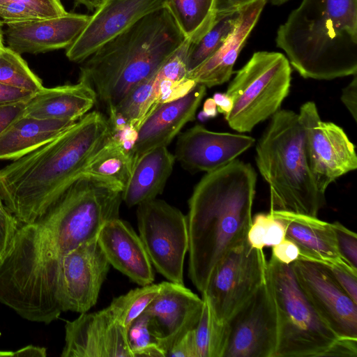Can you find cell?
<instances>
[{
    "mask_svg": "<svg viewBox=\"0 0 357 357\" xmlns=\"http://www.w3.org/2000/svg\"><path fill=\"white\" fill-rule=\"evenodd\" d=\"M112 136L100 112L87 113L56 138L0 169V197L20 223L42 217Z\"/></svg>",
    "mask_w": 357,
    "mask_h": 357,
    "instance_id": "obj_1",
    "label": "cell"
},
{
    "mask_svg": "<svg viewBox=\"0 0 357 357\" xmlns=\"http://www.w3.org/2000/svg\"><path fill=\"white\" fill-rule=\"evenodd\" d=\"M257 174L235 159L206 173L188 200V275L203 293L215 266L245 238L252 222Z\"/></svg>",
    "mask_w": 357,
    "mask_h": 357,
    "instance_id": "obj_2",
    "label": "cell"
},
{
    "mask_svg": "<svg viewBox=\"0 0 357 357\" xmlns=\"http://www.w3.org/2000/svg\"><path fill=\"white\" fill-rule=\"evenodd\" d=\"M122 192L105 180L82 174L42 217L18 228L10 250L45 280L56 277L63 255L96 238L106 222L119 218Z\"/></svg>",
    "mask_w": 357,
    "mask_h": 357,
    "instance_id": "obj_3",
    "label": "cell"
},
{
    "mask_svg": "<svg viewBox=\"0 0 357 357\" xmlns=\"http://www.w3.org/2000/svg\"><path fill=\"white\" fill-rule=\"evenodd\" d=\"M276 45L304 78L357 73V0H302L279 26Z\"/></svg>",
    "mask_w": 357,
    "mask_h": 357,
    "instance_id": "obj_4",
    "label": "cell"
},
{
    "mask_svg": "<svg viewBox=\"0 0 357 357\" xmlns=\"http://www.w3.org/2000/svg\"><path fill=\"white\" fill-rule=\"evenodd\" d=\"M186 38L164 7L139 20L83 61L79 80L107 110L155 74Z\"/></svg>",
    "mask_w": 357,
    "mask_h": 357,
    "instance_id": "obj_5",
    "label": "cell"
},
{
    "mask_svg": "<svg viewBox=\"0 0 357 357\" xmlns=\"http://www.w3.org/2000/svg\"><path fill=\"white\" fill-rule=\"evenodd\" d=\"M257 166L270 190V211L317 217L325 204L311 173L298 114L280 109L256 146Z\"/></svg>",
    "mask_w": 357,
    "mask_h": 357,
    "instance_id": "obj_6",
    "label": "cell"
},
{
    "mask_svg": "<svg viewBox=\"0 0 357 357\" xmlns=\"http://www.w3.org/2000/svg\"><path fill=\"white\" fill-rule=\"evenodd\" d=\"M266 282L277 314L278 337L273 357H318L339 337L308 301L291 264L273 257L267 261Z\"/></svg>",
    "mask_w": 357,
    "mask_h": 357,
    "instance_id": "obj_7",
    "label": "cell"
},
{
    "mask_svg": "<svg viewBox=\"0 0 357 357\" xmlns=\"http://www.w3.org/2000/svg\"><path fill=\"white\" fill-rule=\"evenodd\" d=\"M291 80V68L283 54L255 52L225 92L232 100V107L225 116L229 126L248 132L271 117L288 96Z\"/></svg>",
    "mask_w": 357,
    "mask_h": 357,
    "instance_id": "obj_8",
    "label": "cell"
},
{
    "mask_svg": "<svg viewBox=\"0 0 357 357\" xmlns=\"http://www.w3.org/2000/svg\"><path fill=\"white\" fill-rule=\"evenodd\" d=\"M266 273L263 250L245 238L215 266L202 298L216 320L225 324L266 282Z\"/></svg>",
    "mask_w": 357,
    "mask_h": 357,
    "instance_id": "obj_9",
    "label": "cell"
},
{
    "mask_svg": "<svg viewBox=\"0 0 357 357\" xmlns=\"http://www.w3.org/2000/svg\"><path fill=\"white\" fill-rule=\"evenodd\" d=\"M137 206L139 236L152 265L168 281L184 284V261L189 248L187 215L156 199Z\"/></svg>",
    "mask_w": 357,
    "mask_h": 357,
    "instance_id": "obj_10",
    "label": "cell"
},
{
    "mask_svg": "<svg viewBox=\"0 0 357 357\" xmlns=\"http://www.w3.org/2000/svg\"><path fill=\"white\" fill-rule=\"evenodd\" d=\"M298 116L305 130L308 165L319 192L324 195L331 183L357 168L355 146L341 127L321 119L314 102L302 105Z\"/></svg>",
    "mask_w": 357,
    "mask_h": 357,
    "instance_id": "obj_11",
    "label": "cell"
},
{
    "mask_svg": "<svg viewBox=\"0 0 357 357\" xmlns=\"http://www.w3.org/2000/svg\"><path fill=\"white\" fill-rule=\"evenodd\" d=\"M226 323L228 338L223 357H273L277 314L266 281Z\"/></svg>",
    "mask_w": 357,
    "mask_h": 357,
    "instance_id": "obj_12",
    "label": "cell"
},
{
    "mask_svg": "<svg viewBox=\"0 0 357 357\" xmlns=\"http://www.w3.org/2000/svg\"><path fill=\"white\" fill-rule=\"evenodd\" d=\"M291 264L303 292L339 337L357 339V303L323 263L298 259Z\"/></svg>",
    "mask_w": 357,
    "mask_h": 357,
    "instance_id": "obj_13",
    "label": "cell"
},
{
    "mask_svg": "<svg viewBox=\"0 0 357 357\" xmlns=\"http://www.w3.org/2000/svg\"><path fill=\"white\" fill-rule=\"evenodd\" d=\"M109 266L97 238L63 255L59 281L63 312L72 311L81 314L95 305Z\"/></svg>",
    "mask_w": 357,
    "mask_h": 357,
    "instance_id": "obj_14",
    "label": "cell"
},
{
    "mask_svg": "<svg viewBox=\"0 0 357 357\" xmlns=\"http://www.w3.org/2000/svg\"><path fill=\"white\" fill-rule=\"evenodd\" d=\"M164 7V0H105L86 26L66 50L73 62H83L149 13Z\"/></svg>",
    "mask_w": 357,
    "mask_h": 357,
    "instance_id": "obj_15",
    "label": "cell"
},
{
    "mask_svg": "<svg viewBox=\"0 0 357 357\" xmlns=\"http://www.w3.org/2000/svg\"><path fill=\"white\" fill-rule=\"evenodd\" d=\"M61 357H132L127 332L107 307L81 313L65 325Z\"/></svg>",
    "mask_w": 357,
    "mask_h": 357,
    "instance_id": "obj_16",
    "label": "cell"
},
{
    "mask_svg": "<svg viewBox=\"0 0 357 357\" xmlns=\"http://www.w3.org/2000/svg\"><path fill=\"white\" fill-rule=\"evenodd\" d=\"M204 306L202 298L184 284L162 282V287L144 312L149 327L167 354L188 331L197 326Z\"/></svg>",
    "mask_w": 357,
    "mask_h": 357,
    "instance_id": "obj_17",
    "label": "cell"
},
{
    "mask_svg": "<svg viewBox=\"0 0 357 357\" xmlns=\"http://www.w3.org/2000/svg\"><path fill=\"white\" fill-rule=\"evenodd\" d=\"M255 142L250 136L213 132L195 125L180 134L174 156L188 170L208 173L234 160Z\"/></svg>",
    "mask_w": 357,
    "mask_h": 357,
    "instance_id": "obj_18",
    "label": "cell"
},
{
    "mask_svg": "<svg viewBox=\"0 0 357 357\" xmlns=\"http://www.w3.org/2000/svg\"><path fill=\"white\" fill-rule=\"evenodd\" d=\"M84 14L66 13L47 19L7 24L8 47L20 54H39L68 48L90 20Z\"/></svg>",
    "mask_w": 357,
    "mask_h": 357,
    "instance_id": "obj_19",
    "label": "cell"
},
{
    "mask_svg": "<svg viewBox=\"0 0 357 357\" xmlns=\"http://www.w3.org/2000/svg\"><path fill=\"white\" fill-rule=\"evenodd\" d=\"M206 89L197 84L185 96L160 104L144 119L131 150L135 163L146 153L167 147L183 127L195 119Z\"/></svg>",
    "mask_w": 357,
    "mask_h": 357,
    "instance_id": "obj_20",
    "label": "cell"
},
{
    "mask_svg": "<svg viewBox=\"0 0 357 357\" xmlns=\"http://www.w3.org/2000/svg\"><path fill=\"white\" fill-rule=\"evenodd\" d=\"M98 241L110 265L141 286L154 281L153 265L139 235L119 218L106 222Z\"/></svg>",
    "mask_w": 357,
    "mask_h": 357,
    "instance_id": "obj_21",
    "label": "cell"
},
{
    "mask_svg": "<svg viewBox=\"0 0 357 357\" xmlns=\"http://www.w3.org/2000/svg\"><path fill=\"white\" fill-rule=\"evenodd\" d=\"M266 1L255 0L240 9L233 31L208 59L188 73L187 78L197 84L213 87L227 82L239 53L256 25Z\"/></svg>",
    "mask_w": 357,
    "mask_h": 357,
    "instance_id": "obj_22",
    "label": "cell"
},
{
    "mask_svg": "<svg viewBox=\"0 0 357 357\" xmlns=\"http://www.w3.org/2000/svg\"><path fill=\"white\" fill-rule=\"evenodd\" d=\"M269 213L283 223L285 238L298 246L300 259L325 264L344 261L339 254L331 223L287 211H272Z\"/></svg>",
    "mask_w": 357,
    "mask_h": 357,
    "instance_id": "obj_23",
    "label": "cell"
},
{
    "mask_svg": "<svg viewBox=\"0 0 357 357\" xmlns=\"http://www.w3.org/2000/svg\"><path fill=\"white\" fill-rule=\"evenodd\" d=\"M95 91L86 82L45 88L26 102L24 116L38 119L77 121L97 102Z\"/></svg>",
    "mask_w": 357,
    "mask_h": 357,
    "instance_id": "obj_24",
    "label": "cell"
},
{
    "mask_svg": "<svg viewBox=\"0 0 357 357\" xmlns=\"http://www.w3.org/2000/svg\"><path fill=\"white\" fill-rule=\"evenodd\" d=\"M176 158L167 147L154 149L136 162L130 178L122 192L129 207L153 200L161 194Z\"/></svg>",
    "mask_w": 357,
    "mask_h": 357,
    "instance_id": "obj_25",
    "label": "cell"
},
{
    "mask_svg": "<svg viewBox=\"0 0 357 357\" xmlns=\"http://www.w3.org/2000/svg\"><path fill=\"white\" fill-rule=\"evenodd\" d=\"M76 121L22 116L0 135V160H17L52 141Z\"/></svg>",
    "mask_w": 357,
    "mask_h": 357,
    "instance_id": "obj_26",
    "label": "cell"
},
{
    "mask_svg": "<svg viewBox=\"0 0 357 357\" xmlns=\"http://www.w3.org/2000/svg\"><path fill=\"white\" fill-rule=\"evenodd\" d=\"M135 164L131 151L122 141L112 136L91 158L82 174L105 180L123 192L130 178Z\"/></svg>",
    "mask_w": 357,
    "mask_h": 357,
    "instance_id": "obj_27",
    "label": "cell"
},
{
    "mask_svg": "<svg viewBox=\"0 0 357 357\" xmlns=\"http://www.w3.org/2000/svg\"><path fill=\"white\" fill-rule=\"evenodd\" d=\"M214 0H164L167 10L185 38L199 40L213 25Z\"/></svg>",
    "mask_w": 357,
    "mask_h": 357,
    "instance_id": "obj_28",
    "label": "cell"
},
{
    "mask_svg": "<svg viewBox=\"0 0 357 357\" xmlns=\"http://www.w3.org/2000/svg\"><path fill=\"white\" fill-rule=\"evenodd\" d=\"M240 9L227 14L216 15L210 30L199 40L190 43L186 66L188 73L211 57L233 31L239 17Z\"/></svg>",
    "mask_w": 357,
    "mask_h": 357,
    "instance_id": "obj_29",
    "label": "cell"
},
{
    "mask_svg": "<svg viewBox=\"0 0 357 357\" xmlns=\"http://www.w3.org/2000/svg\"><path fill=\"white\" fill-rule=\"evenodd\" d=\"M203 301L202 312L194 329L197 357H223L228 338L227 323L217 321Z\"/></svg>",
    "mask_w": 357,
    "mask_h": 357,
    "instance_id": "obj_30",
    "label": "cell"
},
{
    "mask_svg": "<svg viewBox=\"0 0 357 357\" xmlns=\"http://www.w3.org/2000/svg\"><path fill=\"white\" fill-rule=\"evenodd\" d=\"M161 287L162 282L132 289L114 298L108 307L127 332L132 321L144 312L156 297Z\"/></svg>",
    "mask_w": 357,
    "mask_h": 357,
    "instance_id": "obj_31",
    "label": "cell"
},
{
    "mask_svg": "<svg viewBox=\"0 0 357 357\" xmlns=\"http://www.w3.org/2000/svg\"><path fill=\"white\" fill-rule=\"evenodd\" d=\"M0 82L33 93L44 87L21 54L5 46L0 47Z\"/></svg>",
    "mask_w": 357,
    "mask_h": 357,
    "instance_id": "obj_32",
    "label": "cell"
},
{
    "mask_svg": "<svg viewBox=\"0 0 357 357\" xmlns=\"http://www.w3.org/2000/svg\"><path fill=\"white\" fill-rule=\"evenodd\" d=\"M132 357H165L166 354L149 327V316L144 312L135 319L127 331Z\"/></svg>",
    "mask_w": 357,
    "mask_h": 357,
    "instance_id": "obj_33",
    "label": "cell"
},
{
    "mask_svg": "<svg viewBox=\"0 0 357 357\" xmlns=\"http://www.w3.org/2000/svg\"><path fill=\"white\" fill-rule=\"evenodd\" d=\"M331 225L341 258L353 268L357 270L356 234L338 222H334Z\"/></svg>",
    "mask_w": 357,
    "mask_h": 357,
    "instance_id": "obj_34",
    "label": "cell"
},
{
    "mask_svg": "<svg viewBox=\"0 0 357 357\" xmlns=\"http://www.w3.org/2000/svg\"><path fill=\"white\" fill-rule=\"evenodd\" d=\"M326 265L342 289L357 303V270L345 261Z\"/></svg>",
    "mask_w": 357,
    "mask_h": 357,
    "instance_id": "obj_35",
    "label": "cell"
},
{
    "mask_svg": "<svg viewBox=\"0 0 357 357\" xmlns=\"http://www.w3.org/2000/svg\"><path fill=\"white\" fill-rule=\"evenodd\" d=\"M0 18L6 24L43 19L32 8L17 3L1 5Z\"/></svg>",
    "mask_w": 357,
    "mask_h": 357,
    "instance_id": "obj_36",
    "label": "cell"
},
{
    "mask_svg": "<svg viewBox=\"0 0 357 357\" xmlns=\"http://www.w3.org/2000/svg\"><path fill=\"white\" fill-rule=\"evenodd\" d=\"M8 3L28 6L43 19L59 17L67 13L61 0H0V6Z\"/></svg>",
    "mask_w": 357,
    "mask_h": 357,
    "instance_id": "obj_37",
    "label": "cell"
},
{
    "mask_svg": "<svg viewBox=\"0 0 357 357\" xmlns=\"http://www.w3.org/2000/svg\"><path fill=\"white\" fill-rule=\"evenodd\" d=\"M17 218L6 208L0 209V258L7 252L19 228Z\"/></svg>",
    "mask_w": 357,
    "mask_h": 357,
    "instance_id": "obj_38",
    "label": "cell"
},
{
    "mask_svg": "<svg viewBox=\"0 0 357 357\" xmlns=\"http://www.w3.org/2000/svg\"><path fill=\"white\" fill-rule=\"evenodd\" d=\"M35 93L0 82V106L27 102Z\"/></svg>",
    "mask_w": 357,
    "mask_h": 357,
    "instance_id": "obj_39",
    "label": "cell"
},
{
    "mask_svg": "<svg viewBox=\"0 0 357 357\" xmlns=\"http://www.w3.org/2000/svg\"><path fill=\"white\" fill-rule=\"evenodd\" d=\"M272 248L271 256L282 264H290L301 258L298 246L286 238Z\"/></svg>",
    "mask_w": 357,
    "mask_h": 357,
    "instance_id": "obj_40",
    "label": "cell"
},
{
    "mask_svg": "<svg viewBox=\"0 0 357 357\" xmlns=\"http://www.w3.org/2000/svg\"><path fill=\"white\" fill-rule=\"evenodd\" d=\"M268 213H258L252 220L248 230L247 240L250 245L255 248L263 250L264 248L265 226Z\"/></svg>",
    "mask_w": 357,
    "mask_h": 357,
    "instance_id": "obj_41",
    "label": "cell"
},
{
    "mask_svg": "<svg viewBox=\"0 0 357 357\" xmlns=\"http://www.w3.org/2000/svg\"><path fill=\"white\" fill-rule=\"evenodd\" d=\"M284 238V225L268 213L265 226L264 247H273L280 243Z\"/></svg>",
    "mask_w": 357,
    "mask_h": 357,
    "instance_id": "obj_42",
    "label": "cell"
},
{
    "mask_svg": "<svg viewBox=\"0 0 357 357\" xmlns=\"http://www.w3.org/2000/svg\"><path fill=\"white\" fill-rule=\"evenodd\" d=\"M167 356L197 357L194 329L185 334L168 351Z\"/></svg>",
    "mask_w": 357,
    "mask_h": 357,
    "instance_id": "obj_43",
    "label": "cell"
},
{
    "mask_svg": "<svg viewBox=\"0 0 357 357\" xmlns=\"http://www.w3.org/2000/svg\"><path fill=\"white\" fill-rule=\"evenodd\" d=\"M324 356H357V339L338 337Z\"/></svg>",
    "mask_w": 357,
    "mask_h": 357,
    "instance_id": "obj_44",
    "label": "cell"
},
{
    "mask_svg": "<svg viewBox=\"0 0 357 357\" xmlns=\"http://www.w3.org/2000/svg\"><path fill=\"white\" fill-rule=\"evenodd\" d=\"M26 102L0 106V135L24 115Z\"/></svg>",
    "mask_w": 357,
    "mask_h": 357,
    "instance_id": "obj_45",
    "label": "cell"
},
{
    "mask_svg": "<svg viewBox=\"0 0 357 357\" xmlns=\"http://www.w3.org/2000/svg\"><path fill=\"white\" fill-rule=\"evenodd\" d=\"M351 82L342 89L341 101L347 107L354 120L356 121L357 110V76L353 75Z\"/></svg>",
    "mask_w": 357,
    "mask_h": 357,
    "instance_id": "obj_46",
    "label": "cell"
},
{
    "mask_svg": "<svg viewBox=\"0 0 357 357\" xmlns=\"http://www.w3.org/2000/svg\"><path fill=\"white\" fill-rule=\"evenodd\" d=\"M255 0H214V10L216 15L238 10L242 7Z\"/></svg>",
    "mask_w": 357,
    "mask_h": 357,
    "instance_id": "obj_47",
    "label": "cell"
},
{
    "mask_svg": "<svg viewBox=\"0 0 357 357\" xmlns=\"http://www.w3.org/2000/svg\"><path fill=\"white\" fill-rule=\"evenodd\" d=\"M46 356V349L39 346L28 345L17 351H13V357H45Z\"/></svg>",
    "mask_w": 357,
    "mask_h": 357,
    "instance_id": "obj_48",
    "label": "cell"
},
{
    "mask_svg": "<svg viewBox=\"0 0 357 357\" xmlns=\"http://www.w3.org/2000/svg\"><path fill=\"white\" fill-rule=\"evenodd\" d=\"M213 99L218 112L225 116L229 114L232 107V100L226 93H216L213 95Z\"/></svg>",
    "mask_w": 357,
    "mask_h": 357,
    "instance_id": "obj_49",
    "label": "cell"
},
{
    "mask_svg": "<svg viewBox=\"0 0 357 357\" xmlns=\"http://www.w3.org/2000/svg\"><path fill=\"white\" fill-rule=\"evenodd\" d=\"M202 114L205 118H213L217 116V106L213 98H208L204 102Z\"/></svg>",
    "mask_w": 357,
    "mask_h": 357,
    "instance_id": "obj_50",
    "label": "cell"
},
{
    "mask_svg": "<svg viewBox=\"0 0 357 357\" xmlns=\"http://www.w3.org/2000/svg\"><path fill=\"white\" fill-rule=\"evenodd\" d=\"M90 10H96L105 0H74Z\"/></svg>",
    "mask_w": 357,
    "mask_h": 357,
    "instance_id": "obj_51",
    "label": "cell"
},
{
    "mask_svg": "<svg viewBox=\"0 0 357 357\" xmlns=\"http://www.w3.org/2000/svg\"><path fill=\"white\" fill-rule=\"evenodd\" d=\"M267 2L275 5V6H280L289 0H265Z\"/></svg>",
    "mask_w": 357,
    "mask_h": 357,
    "instance_id": "obj_52",
    "label": "cell"
},
{
    "mask_svg": "<svg viewBox=\"0 0 357 357\" xmlns=\"http://www.w3.org/2000/svg\"><path fill=\"white\" fill-rule=\"evenodd\" d=\"M0 357H13V351H1Z\"/></svg>",
    "mask_w": 357,
    "mask_h": 357,
    "instance_id": "obj_53",
    "label": "cell"
},
{
    "mask_svg": "<svg viewBox=\"0 0 357 357\" xmlns=\"http://www.w3.org/2000/svg\"><path fill=\"white\" fill-rule=\"evenodd\" d=\"M2 22L0 20V47L3 46V36L2 31Z\"/></svg>",
    "mask_w": 357,
    "mask_h": 357,
    "instance_id": "obj_54",
    "label": "cell"
},
{
    "mask_svg": "<svg viewBox=\"0 0 357 357\" xmlns=\"http://www.w3.org/2000/svg\"><path fill=\"white\" fill-rule=\"evenodd\" d=\"M5 206L3 204V202L0 197V209L5 208Z\"/></svg>",
    "mask_w": 357,
    "mask_h": 357,
    "instance_id": "obj_55",
    "label": "cell"
}]
</instances>
